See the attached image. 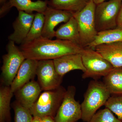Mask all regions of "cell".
<instances>
[{
    "mask_svg": "<svg viewBox=\"0 0 122 122\" xmlns=\"http://www.w3.org/2000/svg\"><path fill=\"white\" fill-rule=\"evenodd\" d=\"M44 23L42 37L52 39L54 37L55 28L61 22L66 23L73 16L70 12L48 7L44 13Z\"/></svg>",
    "mask_w": 122,
    "mask_h": 122,
    "instance_id": "cell-10",
    "label": "cell"
},
{
    "mask_svg": "<svg viewBox=\"0 0 122 122\" xmlns=\"http://www.w3.org/2000/svg\"><path fill=\"white\" fill-rule=\"evenodd\" d=\"M35 15L33 13L18 11V16L13 24L14 31L8 37L9 41L19 45L22 44L29 32Z\"/></svg>",
    "mask_w": 122,
    "mask_h": 122,
    "instance_id": "cell-11",
    "label": "cell"
},
{
    "mask_svg": "<svg viewBox=\"0 0 122 122\" xmlns=\"http://www.w3.org/2000/svg\"><path fill=\"white\" fill-rule=\"evenodd\" d=\"M36 75L43 91L55 89L59 87L63 78L57 72L53 60L38 61Z\"/></svg>",
    "mask_w": 122,
    "mask_h": 122,
    "instance_id": "cell-9",
    "label": "cell"
},
{
    "mask_svg": "<svg viewBox=\"0 0 122 122\" xmlns=\"http://www.w3.org/2000/svg\"><path fill=\"white\" fill-rule=\"evenodd\" d=\"M87 122H122L115 117L113 113L106 107L95 114Z\"/></svg>",
    "mask_w": 122,
    "mask_h": 122,
    "instance_id": "cell-25",
    "label": "cell"
},
{
    "mask_svg": "<svg viewBox=\"0 0 122 122\" xmlns=\"http://www.w3.org/2000/svg\"><path fill=\"white\" fill-rule=\"evenodd\" d=\"M13 107L14 112V122H32L33 116L29 109L20 105L16 100Z\"/></svg>",
    "mask_w": 122,
    "mask_h": 122,
    "instance_id": "cell-23",
    "label": "cell"
},
{
    "mask_svg": "<svg viewBox=\"0 0 122 122\" xmlns=\"http://www.w3.org/2000/svg\"><path fill=\"white\" fill-rule=\"evenodd\" d=\"M8 0H0V3L1 5H3Z\"/></svg>",
    "mask_w": 122,
    "mask_h": 122,
    "instance_id": "cell-30",
    "label": "cell"
},
{
    "mask_svg": "<svg viewBox=\"0 0 122 122\" xmlns=\"http://www.w3.org/2000/svg\"><path fill=\"white\" fill-rule=\"evenodd\" d=\"M122 7L121 0H109L96 5L95 19L97 32L117 28V18Z\"/></svg>",
    "mask_w": 122,
    "mask_h": 122,
    "instance_id": "cell-6",
    "label": "cell"
},
{
    "mask_svg": "<svg viewBox=\"0 0 122 122\" xmlns=\"http://www.w3.org/2000/svg\"><path fill=\"white\" fill-rule=\"evenodd\" d=\"M32 122H41V118L38 117H33Z\"/></svg>",
    "mask_w": 122,
    "mask_h": 122,
    "instance_id": "cell-28",
    "label": "cell"
},
{
    "mask_svg": "<svg viewBox=\"0 0 122 122\" xmlns=\"http://www.w3.org/2000/svg\"><path fill=\"white\" fill-rule=\"evenodd\" d=\"M84 48L65 40H52L41 37L21 45L20 49L25 59L39 61L53 60L71 54H81Z\"/></svg>",
    "mask_w": 122,
    "mask_h": 122,
    "instance_id": "cell-1",
    "label": "cell"
},
{
    "mask_svg": "<svg viewBox=\"0 0 122 122\" xmlns=\"http://www.w3.org/2000/svg\"><path fill=\"white\" fill-rule=\"evenodd\" d=\"M117 116V118L122 122V95H112L105 105Z\"/></svg>",
    "mask_w": 122,
    "mask_h": 122,
    "instance_id": "cell-24",
    "label": "cell"
},
{
    "mask_svg": "<svg viewBox=\"0 0 122 122\" xmlns=\"http://www.w3.org/2000/svg\"><path fill=\"white\" fill-rule=\"evenodd\" d=\"M53 60L57 72L62 77L74 70H81L83 73L86 71L81 54L66 55Z\"/></svg>",
    "mask_w": 122,
    "mask_h": 122,
    "instance_id": "cell-15",
    "label": "cell"
},
{
    "mask_svg": "<svg viewBox=\"0 0 122 122\" xmlns=\"http://www.w3.org/2000/svg\"><path fill=\"white\" fill-rule=\"evenodd\" d=\"M47 0H37L33 1L32 0H9L2 5L0 10L1 17L9 12L13 7L16 8L18 11H24L28 13H44L48 8Z\"/></svg>",
    "mask_w": 122,
    "mask_h": 122,
    "instance_id": "cell-12",
    "label": "cell"
},
{
    "mask_svg": "<svg viewBox=\"0 0 122 122\" xmlns=\"http://www.w3.org/2000/svg\"><path fill=\"white\" fill-rule=\"evenodd\" d=\"M122 42V29L116 28L98 32L93 41L87 47L94 49L102 44Z\"/></svg>",
    "mask_w": 122,
    "mask_h": 122,
    "instance_id": "cell-21",
    "label": "cell"
},
{
    "mask_svg": "<svg viewBox=\"0 0 122 122\" xmlns=\"http://www.w3.org/2000/svg\"><path fill=\"white\" fill-rule=\"evenodd\" d=\"M44 14L40 13L35 14L30 30L22 44L29 42L41 37L44 28Z\"/></svg>",
    "mask_w": 122,
    "mask_h": 122,
    "instance_id": "cell-22",
    "label": "cell"
},
{
    "mask_svg": "<svg viewBox=\"0 0 122 122\" xmlns=\"http://www.w3.org/2000/svg\"><path fill=\"white\" fill-rule=\"evenodd\" d=\"M90 0H50L49 7L64 10L74 14L83 9Z\"/></svg>",
    "mask_w": 122,
    "mask_h": 122,
    "instance_id": "cell-19",
    "label": "cell"
},
{
    "mask_svg": "<svg viewBox=\"0 0 122 122\" xmlns=\"http://www.w3.org/2000/svg\"><path fill=\"white\" fill-rule=\"evenodd\" d=\"M55 37L57 39L69 41L80 46L78 25L73 16L55 31Z\"/></svg>",
    "mask_w": 122,
    "mask_h": 122,
    "instance_id": "cell-17",
    "label": "cell"
},
{
    "mask_svg": "<svg viewBox=\"0 0 122 122\" xmlns=\"http://www.w3.org/2000/svg\"><path fill=\"white\" fill-rule=\"evenodd\" d=\"M39 83L30 81L14 93L16 100L26 109L30 110L36 102L42 91Z\"/></svg>",
    "mask_w": 122,
    "mask_h": 122,
    "instance_id": "cell-13",
    "label": "cell"
},
{
    "mask_svg": "<svg viewBox=\"0 0 122 122\" xmlns=\"http://www.w3.org/2000/svg\"><path fill=\"white\" fill-rule=\"evenodd\" d=\"M38 61L25 59L22 62L16 77L10 86L14 93L21 87L30 81L36 75Z\"/></svg>",
    "mask_w": 122,
    "mask_h": 122,
    "instance_id": "cell-14",
    "label": "cell"
},
{
    "mask_svg": "<svg viewBox=\"0 0 122 122\" xmlns=\"http://www.w3.org/2000/svg\"><path fill=\"white\" fill-rule=\"evenodd\" d=\"M7 53L2 57L1 81L5 86H10L25 58L14 42L9 41L7 45Z\"/></svg>",
    "mask_w": 122,
    "mask_h": 122,
    "instance_id": "cell-7",
    "label": "cell"
},
{
    "mask_svg": "<svg viewBox=\"0 0 122 122\" xmlns=\"http://www.w3.org/2000/svg\"></svg>",
    "mask_w": 122,
    "mask_h": 122,
    "instance_id": "cell-31",
    "label": "cell"
},
{
    "mask_svg": "<svg viewBox=\"0 0 122 122\" xmlns=\"http://www.w3.org/2000/svg\"><path fill=\"white\" fill-rule=\"evenodd\" d=\"M66 90L60 86L55 89L44 91L30 108L34 117L40 118L50 116L54 118L65 96Z\"/></svg>",
    "mask_w": 122,
    "mask_h": 122,
    "instance_id": "cell-3",
    "label": "cell"
},
{
    "mask_svg": "<svg viewBox=\"0 0 122 122\" xmlns=\"http://www.w3.org/2000/svg\"><path fill=\"white\" fill-rule=\"evenodd\" d=\"M14 93L10 86H4L0 89V122H11L10 102Z\"/></svg>",
    "mask_w": 122,
    "mask_h": 122,
    "instance_id": "cell-20",
    "label": "cell"
},
{
    "mask_svg": "<svg viewBox=\"0 0 122 122\" xmlns=\"http://www.w3.org/2000/svg\"><path fill=\"white\" fill-rule=\"evenodd\" d=\"M111 95L103 82L97 80L91 81L81 104L82 120L89 122L97 110L105 105Z\"/></svg>",
    "mask_w": 122,
    "mask_h": 122,
    "instance_id": "cell-2",
    "label": "cell"
},
{
    "mask_svg": "<svg viewBox=\"0 0 122 122\" xmlns=\"http://www.w3.org/2000/svg\"><path fill=\"white\" fill-rule=\"evenodd\" d=\"M117 28L122 29V7L120 9L117 18Z\"/></svg>",
    "mask_w": 122,
    "mask_h": 122,
    "instance_id": "cell-26",
    "label": "cell"
},
{
    "mask_svg": "<svg viewBox=\"0 0 122 122\" xmlns=\"http://www.w3.org/2000/svg\"><path fill=\"white\" fill-rule=\"evenodd\" d=\"M94 3L96 5L106 1L107 0H93Z\"/></svg>",
    "mask_w": 122,
    "mask_h": 122,
    "instance_id": "cell-29",
    "label": "cell"
},
{
    "mask_svg": "<svg viewBox=\"0 0 122 122\" xmlns=\"http://www.w3.org/2000/svg\"><path fill=\"white\" fill-rule=\"evenodd\" d=\"M81 54L86 70L82 75L83 79L92 78L97 80L105 77L114 68L111 63L93 49L84 48Z\"/></svg>",
    "mask_w": 122,
    "mask_h": 122,
    "instance_id": "cell-5",
    "label": "cell"
},
{
    "mask_svg": "<svg viewBox=\"0 0 122 122\" xmlns=\"http://www.w3.org/2000/svg\"><path fill=\"white\" fill-rule=\"evenodd\" d=\"M76 91L74 86H68L54 117L55 122H76L81 119V105L75 98Z\"/></svg>",
    "mask_w": 122,
    "mask_h": 122,
    "instance_id": "cell-8",
    "label": "cell"
},
{
    "mask_svg": "<svg viewBox=\"0 0 122 122\" xmlns=\"http://www.w3.org/2000/svg\"><path fill=\"white\" fill-rule=\"evenodd\" d=\"M41 122H55L54 118L50 116H46L41 118Z\"/></svg>",
    "mask_w": 122,
    "mask_h": 122,
    "instance_id": "cell-27",
    "label": "cell"
},
{
    "mask_svg": "<svg viewBox=\"0 0 122 122\" xmlns=\"http://www.w3.org/2000/svg\"><path fill=\"white\" fill-rule=\"evenodd\" d=\"M96 7L93 0H90L83 9L73 14L78 25L80 46L83 48L93 41L97 34L95 19Z\"/></svg>",
    "mask_w": 122,
    "mask_h": 122,
    "instance_id": "cell-4",
    "label": "cell"
},
{
    "mask_svg": "<svg viewBox=\"0 0 122 122\" xmlns=\"http://www.w3.org/2000/svg\"><path fill=\"white\" fill-rule=\"evenodd\" d=\"M114 68L122 67V42L102 44L94 48Z\"/></svg>",
    "mask_w": 122,
    "mask_h": 122,
    "instance_id": "cell-16",
    "label": "cell"
},
{
    "mask_svg": "<svg viewBox=\"0 0 122 122\" xmlns=\"http://www.w3.org/2000/svg\"><path fill=\"white\" fill-rule=\"evenodd\" d=\"M103 81L111 95H122V67L114 68L103 77Z\"/></svg>",
    "mask_w": 122,
    "mask_h": 122,
    "instance_id": "cell-18",
    "label": "cell"
}]
</instances>
